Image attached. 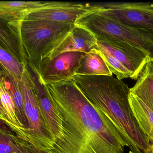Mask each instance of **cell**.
<instances>
[{"label": "cell", "mask_w": 153, "mask_h": 153, "mask_svg": "<svg viewBox=\"0 0 153 153\" xmlns=\"http://www.w3.org/2000/svg\"><path fill=\"white\" fill-rule=\"evenodd\" d=\"M75 25L50 20L23 19L21 36L28 63L36 68L46 47L61 34Z\"/></svg>", "instance_id": "277c9868"}, {"label": "cell", "mask_w": 153, "mask_h": 153, "mask_svg": "<svg viewBox=\"0 0 153 153\" xmlns=\"http://www.w3.org/2000/svg\"><path fill=\"white\" fill-rule=\"evenodd\" d=\"M76 25L87 29L96 37L114 38L138 48L153 60V31L123 24L98 10L82 17Z\"/></svg>", "instance_id": "3957f363"}, {"label": "cell", "mask_w": 153, "mask_h": 153, "mask_svg": "<svg viewBox=\"0 0 153 153\" xmlns=\"http://www.w3.org/2000/svg\"><path fill=\"white\" fill-rule=\"evenodd\" d=\"M0 46L14 55L22 63H27L21 36L23 19L10 17L0 16Z\"/></svg>", "instance_id": "7c38bea8"}, {"label": "cell", "mask_w": 153, "mask_h": 153, "mask_svg": "<svg viewBox=\"0 0 153 153\" xmlns=\"http://www.w3.org/2000/svg\"><path fill=\"white\" fill-rule=\"evenodd\" d=\"M0 153H25L13 140L10 132L2 128L1 129Z\"/></svg>", "instance_id": "ffe728a7"}, {"label": "cell", "mask_w": 153, "mask_h": 153, "mask_svg": "<svg viewBox=\"0 0 153 153\" xmlns=\"http://www.w3.org/2000/svg\"><path fill=\"white\" fill-rule=\"evenodd\" d=\"M113 74L115 75L118 79L122 80L128 78L132 79L133 74L123 63L112 55L104 51H100Z\"/></svg>", "instance_id": "d6986e66"}, {"label": "cell", "mask_w": 153, "mask_h": 153, "mask_svg": "<svg viewBox=\"0 0 153 153\" xmlns=\"http://www.w3.org/2000/svg\"><path fill=\"white\" fill-rule=\"evenodd\" d=\"M61 118L57 138L26 140L45 153H124L128 147L113 123L79 90L72 79L47 85Z\"/></svg>", "instance_id": "6da1fadb"}, {"label": "cell", "mask_w": 153, "mask_h": 153, "mask_svg": "<svg viewBox=\"0 0 153 153\" xmlns=\"http://www.w3.org/2000/svg\"><path fill=\"white\" fill-rule=\"evenodd\" d=\"M130 92L153 108V60L147 62Z\"/></svg>", "instance_id": "2e32d148"}, {"label": "cell", "mask_w": 153, "mask_h": 153, "mask_svg": "<svg viewBox=\"0 0 153 153\" xmlns=\"http://www.w3.org/2000/svg\"><path fill=\"white\" fill-rule=\"evenodd\" d=\"M85 53L69 52L62 53L51 59L44 58L35 68L45 84L50 85L66 81L71 79L76 75L80 61Z\"/></svg>", "instance_id": "52a82bcc"}, {"label": "cell", "mask_w": 153, "mask_h": 153, "mask_svg": "<svg viewBox=\"0 0 153 153\" xmlns=\"http://www.w3.org/2000/svg\"><path fill=\"white\" fill-rule=\"evenodd\" d=\"M27 64L20 84L28 128H21L20 130L32 138H40L50 137L42 117L33 85L27 68Z\"/></svg>", "instance_id": "8fae6325"}, {"label": "cell", "mask_w": 153, "mask_h": 153, "mask_svg": "<svg viewBox=\"0 0 153 153\" xmlns=\"http://www.w3.org/2000/svg\"><path fill=\"white\" fill-rule=\"evenodd\" d=\"M95 48L110 53L123 64L137 80L147 62L150 59L146 53L129 44L114 38L96 37Z\"/></svg>", "instance_id": "9c48e42d"}, {"label": "cell", "mask_w": 153, "mask_h": 153, "mask_svg": "<svg viewBox=\"0 0 153 153\" xmlns=\"http://www.w3.org/2000/svg\"><path fill=\"white\" fill-rule=\"evenodd\" d=\"M27 68L33 85L46 130L50 138L55 139L62 131L61 118L53 102L46 85L42 81L37 70L28 62Z\"/></svg>", "instance_id": "30bf717a"}, {"label": "cell", "mask_w": 153, "mask_h": 153, "mask_svg": "<svg viewBox=\"0 0 153 153\" xmlns=\"http://www.w3.org/2000/svg\"><path fill=\"white\" fill-rule=\"evenodd\" d=\"M86 98L113 123L130 151L141 153L150 141L140 129L131 111L130 88L121 80L106 76L75 75L72 78Z\"/></svg>", "instance_id": "7a4b0ae2"}, {"label": "cell", "mask_w": 153, "mask_h": 153, "mask_svg": "<svg viewBox=\"0 0 153 153\" xmlns=\"http://www.w3.org/2000/svg\"><path fill=\"white\" fill-rule=\"evenodd\" d=\"M129 153H134L130 150ZM141 153H153V143H151L148 148Z\"/></svg>", "instance_id": "7402d4cb"}, {"label": "cell", "mask_w": 153, "mask_h": 153, "mask_svg": "<svg viewBox=\"0 0 153 153\" xmlns=\"http://www.w3.org/2000/svg\"><path fill=\"white\" fill-rule=\"evenodd\" d=\"M76 75L112 76L113 73L105 62L102 52L94 48L86 53L82 58Z\"/></svg>", "instance_id": "4fadbf2b"}, {"label": "cell", "mask_w": 153, "mask_h": 153, "mask_svg": "<svg viewBox=\"0 0 153 153\" xmlns=\"http://www.w3.org/2000/svg\"><path fill=\"white\" fill-rule=\"evenodd\" d=\"M100 9L98 4L48 1L44 7L28 12L24 19L47 20L75 25L82 17Z\"/></svg>", "instance_id": "8992f818"}, {"label": "cell", "mask_w": 153, "mask_h": 153, "mask_svg": "<svg viewBox=\"0 0 153 153\" xmlns=\"http://www.w3.org/2000/svg\"><path fill=\"white\" fill-rule=\"evenodd\" d=\"M98 11L123 24L153 31V4L142 2H106Z\"/></svg>", "instance_id": "5b68a950"}, {"label": "cell", "mask_w": 153, "mask_h": 153, "mask_svg": "<svg viewBox=\"0 0 153 153\" xmlns=\"http://www.w3.org/2000/svg\"><path fill=\"white\" fill-rule=\"evenodd\" d=\"M0 83L3 84L12 97L16 105L19 120L25 128H28V122L24 108V99L20 81L11 76L1 68Z\"/></svg>", "instance_id": "9a60e30c"}, {"label": "cell", "mask_w": 153, "mask_h": 153, "mask_svg": "<svg viewBox=\"0 0 153 153\" xmlns=\"http://www.w3.org/2000/svg\"><path fill=\"white\" fill-rule=\"evenodd\" d=\"M97 38L90 31L76 25L61 34L46 47L42 59H51L69 52L87 53L95 48Z\"/></svg>", "instance_id": "ba28073f"}, {"label": "cell", "mask_w": 153, "mask_h": 153, "mask_svg": "<svg viewBox=\"0 0 153 153\" xmlns=\"http://www.w3.org/2000/svg\"><path fill=\"white\" fill-rule=\"evenodd\" d=\"M48 1H1L0 16L10 17L24 19L31 10L42 7Z\"/></svg>", "instance_id": "e0dca14e"}, {"label": "cell", "mask_w": 153, "mask_h": 153, "mask_svg": "<svg viewBox=\"0 0 153 153\" xmlns=\"http://www.w3.org/2000/svg\"><path fill=\"white\" fill-rule=\"evenodd\" d=\"M130 105L140 129L153 143V108L132 93L129 95Z\"/></svg>", "instance_id": "5bb4252c"}, {"label": "cell", "mask_w": 153, "mask_h": 153, "mask_svg": "<svg viewBox=\"0 0 153 153\" xmlns=\"http://www.w3.org/2000/svg\"><path fill=\"white\" fill-rule=\"evenodd\" d=\"M11 136L15 142L20 147L25 153H45L33 146L29 141L16 134L10 132Z\"/></svg>", "instance_id": "44dd1931"}, {"label": "cell", "mask_w": 153, "mask_h": 153, "mask_svg": "<svg viewBox=\"0 0 153 153\" xmlns=\"http://www.w3.org/2000/svg\"><path fill=\"white\" fill-rule=\"evenodd\" d=\"M1 66L9 75L21 81L25 72L26 64L19 61L10 53L0 46Z\"/></svg>", "instance_id": "ac0fdd59"}]
</instances>
